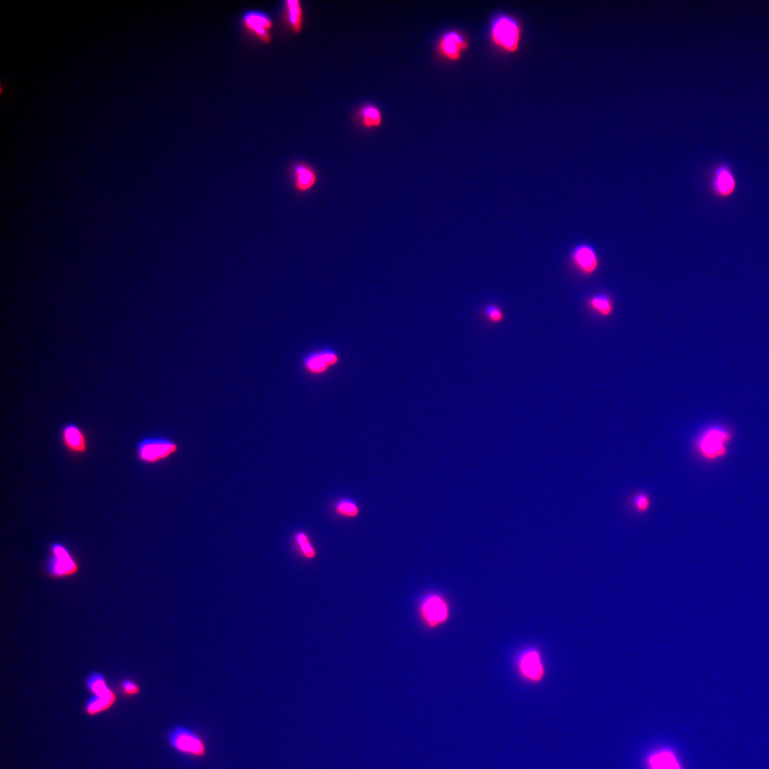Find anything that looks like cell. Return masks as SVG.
<instances>
[{
  "mask_svg": "<svg viewBox=\"0 0 769 769\" xmlns=\"http://www.w3.org/2000/svg\"><path fill=\"white\" fill-rule=\"evenodd\" d=\"M489 35L492 44L497 49L506 54H515L522 41V24L515 16L497 14L490 21Z\"/></svg>",
  "mask_w": 769,
  "mask_h": 769,
  "instance_id": "1",
  "label": "cell"
},
{
  "mask_svg": "<svg viewBox=\"0 0 769 769\" xmlns=\"http://www.w3.org/2000/svg\"><path fill=\"white\" fill-rule=\"evenodd\" d=\"M733 433L729 428L714 425L705 428L697 437L694 448L700 458L709 463L720 461L729 453Z\"/></svg>",
  "mask_w": 769,
  "mask_h": 769,
  "instance_id": "2",
  "label": "cell"
},
{
  "mask_svg": "<svg viewBox=\"0 0 769 769\" xmlns=\"http://www.w3.org/2000/svg\"><path fill=\"white\" fill-rule=\"evenodd\" d=\"M417 613L422 626L429 631H435L451 621V603L443 593L430 591L420 599Z\"/></svg>",
  "mask_w": 769,
  "mask_h": 769,
  "instance_id": "3",
  "label": "cell"
},
{
  "mask_svg": "<svg viewBox=\"0 0 769 769\" xmlns=\"http://www.w3.org/2000/svg\"><path fill=\"white\" fill-rule=\"evenodd\" d=\"M515 669L519 678L530 685H538L547 678V668L541 650L535 646L524 648L515 659Z\"/></svg>",
  "mask_w": 769,
  "mask_h": 769,
  "instance_id": "4",
  "label": "cell"
},
{
  "mask_svg": "<svg viewBox=\"0 0 769 769\" xmlns=\"http://www.w3.org/2000/svg\"><path fill=\"white\" fill-rule=\"evenodd\" d=\"M166 740L169 746L182 755L194 759H203L207 756L205 740L195 731L185 726L172 727L167 733Z\"/></svg>",
  "mask_w": 769,
  "mask_h": 769,
  "instance_id": "5",
  "label": "cell"
},
{
  "mask_svg": "<svg viewBox=\"0 0 769 769\" xmlns=\"http://www.w3.org/2000/svg\"><path fill=\"white\" fill-rule=\"evenodd\" d=\"M178 450V444L171 438L148 437L138 443L137 457L144 464L153 465L167 460L176 455Z\"/></svg>",
  "mask_w": 769,
  "mask_h": 769,
  "instance_id": "6",
  "label": "cell"
},
{
  "mask_svg": "<svg viewBox=\"0 0 769 769\" xmlns=\"http://www.w3.org/2000/svg\"><path fill=\"white\" fill-rule=\"evenodd\" d=\"M49 553L46 569L52 578H66L79 572V564L65 545L60 542L53 543L49 547Z\"/></svg>",
  "mask_w": 769,
  "mask_h": 769,
  "instance_id": "7",
  "label": "cell"
},
{
  "mask_svg": "<svg viewBox=\"0 0 769 769\" xmlns=\"http://www.w3.org/2000/svg\"><path fill=\"white\" fill-rule=\"evenodd\" d=\"M338 351L333 348H322L306 352L302 357L301 364L303 371L309 376H324L340 363Z\"/></svg>",
  "mask_w": 769,
  "mask_h": 769,
  "instance_id": "8",
  "label": "cell"
},
{
  "mask_svg": "<svg viewBox=\"0 0 769 769\" xmlns=\"http://www.w3.org/2000/svg\"><path fill=\"white\" fill-rule=\"evenodd\" d=\"M470 41L468 36L459 29L447 30L439 38L436 52L446 61L458 62L469 49Z\"/></svg>",
  "mask_w": 769,
  "mask_h": 769,
  "instance_id": "9",
  "label": "cell"
},
{
  "mask_svg": "<svg viewBox=\"0 0 769 769\" xmlns=\"http://www.w3.org/2000/svg\"><path fill=\"white\" fill-rule=\"evenodd\" d=\"M288 174L295 194L300 196L310 194L319 182V176L316 169L305 162H297L291 164Z\"/></svg>",
  "mask_w": 769,
  "mask_h": 769,
  "instance_id": "10",
  "label": "cell"
},
{
  "mask_svg": "<svg viewBox=\"0 0 769 769\" xmlns=\"http://www.w3.org/2000/svg\"><path fill=\"white\" fill-rule=\"evenodd\" d=\"M570 260L576 270L587 277L593 275L600 267L598 252L588 243L577 244L572 249Z\"/></svg>",
  "mask_w": 769,
  "mask_h": 769,
  "instance_id": "11",
  "label": "cell"
},
{
  "mask_svg": "<svg viewBox=\"0 0 769 769\" xmlns=\"http://www.w3.org/2000/svg\"><path fill=\"white\" fill-rule=\"evenodd\" d=\"M710 185L713 194L717 197L729 198L736 189V180L733 171L729 166H718L713 173Z\"/></svg>",
  "mask_w": 769,
  "mask_h": 769,
  "instance_id": "12",
  "label": "cell"
},
{
  "mask_svg": "<svg viewBox=\"0 0 769 769\" xmlns=\"http://www.w3.org/2000/svg\"><path fill=\"white\" fill-rule=\"evenodd\" d=\"M244 28L265 44L272 41L270 31L273 28L272 20L261 12L251 11L242 19Z\"/></svg>",
  "mask_w": 769,
  "mask_h": 769,
  "instance_id": "13",
  "label": "cell"
},
{
  "mask_svg": "<svg viewBox=\"0 0 769 769\" xmlns=\"http://www.w3.org/2000/svg\"><path fill=\"white\" fill-rule=\"evenodd\" d=\"M61 438L64 447L72 455L82 456L88 451L86 435L75 424H68L63 426Z\"/></svg>",
  "mask_w": 769,
  "mask_h": 769,
  "instance_id": "14",
  "label": "cell"
},
{
  "mask_svg": "<svg viewBox=\"0 0 769 769\" xmlns=\"http://www.w3.org/2000/svg\"><path fill=\"white\" fill-rule=\"evenodd\" d=\"M116 694L112 690L101 696L91 695L84 705V713L88 717H95L111 710L116 704Z\"/></svg>",
  "mask_w": 769,
  "mask_h": 769,
  "instance_id": "15",
  "label": "cell"
},
{
  "mask_svg": "<svg viewBox=\"0 0 769 769\" xmlns=\"http://www.w3.org/2000/svg\"><path fill=\"white\" fill-rule=\"evenodd\" d=\"M648 762L650 769H683L675 752L669 749L651 754Z\"/></svg>",
  "mask_w": 769,
  "mask_h": 769,
  "instance_id": "16",
  "label": "cell"
},
{
  "mask_svg": "<svg viewBox=\"0 0 769 769\" xmlns=\"http://www.w3.org/2000/svg\"><path fill=\"white\" fill-rule=\"evenodd\" d=\"M588 306L603 317L611 316L614 311L612 298L604 293L591 297L588 300Z\"/></svg>",
  "mask_w": 769,
  "mask_h": 769,
  "instance_id": "17",
  "label": "cell"
},
{
  "mask_svg": "<svg viewBox=\"0 0 769 769\" xmlns=\"http://www.w3.org/2000/svg\"><path fill=\"white\" fill-rule=\"evenodd\" d=\"M85 685L92 695H104L112 690L104 676L99 671L89 673L85 678Z\"/></svg>",
  "mask_w": 769,
  "mask_h": 769,
  "instance_id": "18",
  "label": "cell"
},
{
  "mask_svg": "<svg viewBox=\"0 0 769 769\" xmlns=\"http://www.w3.org/2000/svg\"><path fill=\"white\" fill-rule=\"evenodd\" d=\"M286 16L292 30L299 33L303 28V11L299 0H288L286 2Z\"/></svg>",
  "mask_w": 769,
  "mask_h": 769,
  "instance_id": "19",
  "label": "cell"
},
{
  "mask_svg": "<svg viewBox=\"0 0 769 769\" xmlns=\"http://www.w3.org/2000/svg\"><path fill=\"white\" fill-rule=\"evenodd\" d=\"M294 541L302 557L307 560L315 559L317 552L311 542L309 536L304 531H298L295 534Z\"/></svg>",
  "mask_w": 769,
  "mask_h": 769,
  "instance_id": "20",
  "label": "cell"
},
{
  "mask_svg": "<svg viewBox=\"0 0 769 769\" xmlns=\"http://www.w3.org/2000/svg\"><path fill=\"white\" fill-rule=\"evenodd\" d=\"M334 508L336 515L343 518L355 519L360 515L359 506L355 500L350 499L339 500Z\"/></svg>",
  "mask_w": 769,
  "mask_h": 769,
  "instance_id": "21",
  "label": "cell"
},
{
  "mask_svg": "<svg viewBox=\"0 0 769 769\" xmlns=\"http://www.w3.org/2000/svg\"><path fill=\"white\" fill-rule=\"evenodd\" d=\"M363 125L366 128L378 127L382 123V116L378 108L373 105L364 107L361 112Z\"/></svg>",
  "mask_w": 769,
  "mask_h": 769,
  "instance_id": "22",
  "label": "cell"
},
{
  "mask_svg": "<svg viewBox=\"0 0 769 769\" xmlns=\"http://www.w3.org/2000/svg\"><path fill=\"white\" fill-rule=\"evenodd\" d=\"M651 504L650 497L645 493H638L633 498V506L640 514H644V513L648 511L651 507Z\"/></svg>",
  "mask_w": 769,
  "mask_h": 769,
  "instance_id": "23",
  "label": "cell"
},
{
  "mask_svg": "<svg viewBox=\"0 0 769 769\" xmlns=\"http://www.w3.org/2000/svg\"><path fill=\"white\" fill-rule=\"evenodd\" d=\"M122 694L127 697H136L141 693V688L138 683L131 680L123 681L120 686Z\"/></svg>",
  "mask_w": 769,
  "mask_h": 769,
  "instance_id": "24",
  "label": "cell"
},
{
  "mask_svg": "<svg viewBox=\"0 0 769 769\" xmlns=\"http://www.w3.org/2000/svg\"><path fill=\"white\" fill-rule=\"evenodd\" d=\"M486 315L490 322L497 323L503 319V313L497 306L490 305L486 309Z\"/></svg>",
  "mask_w": 769,
  "mask_h": 769,
  "instance_id": "25",
  "label": "cell"
}]
</instances>
